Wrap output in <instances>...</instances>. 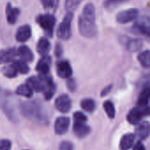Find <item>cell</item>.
<instances>
[{
    "instance_id": "cell-1",
    "label": "cell",
    "mask_w": 150,
    "mask_h": 150,
    "mask_svg": "<svg viewBox=\"0 0 150 150\" xmlns=\"http://www.w3.org/2000/svg\"><path fill=\"white\" fill-rule=\"evenodd\" d=\"M79 33L85 38H93L98 33L96 25V10L94 4H87L78 18Z\"/></svg>"
},
{
    "instance_id": "cell-2",
    "label": "cell",
    "mask_w": 150,
    "mask_h": 150,
    "mask_svg": "<svg viewBox=\"0 0 150 150\" xmlns=\"http://www.w3.org/2000/svg\"><path fill=\"white\" fill-rule=\"evenodd\" d=\"M21 113L29 120L40 124L47 125L49 122L48 113L45 107L37 101H26L20 105Z\"/></svg>"
},
{
    "instance_id": "cell-3",
    "label": "cell",
    "mask_w": 150,
    "mask_h": 150,
    "mask_svg": "<svg viewBox=\"0 0 150 150\" xmlns=\"http://www.w3.org/2000/svg\"><path fill=\"white\" fill-rule=\"evenodd\" d=\"M16 102L17 101L11 93L5 90L0 89V108L12 121H15L18 117Z\"/></svg>"
},
{
    "instance_id": "cell-4",
    "label": "cell",
    "mask_w": 150,
    "mask_h": 150,
    "mask_svg": "<svg viewBox=\"0 0 150 150\" xmlns=\"http://www.w3.org/2000/svg\"><path fill=\"white\" fill-rule=\"evenodd\" d=\"M73 18V13L68 12L61 22L57 29V36L61 40H67L71 36V21Z\"/></svg>"
},
{
    "instance_id": "cell-5",
    "label": "cell",
    "mask_w": 150,
    "mask_h": 150,
    "mask_svg": "<svg viewBox=\"0 0 150 150\" xmlns=\"http://www.w3.org/2000/svg\"><path fill=\"white\" fill-rule=\"evenodd\" d=\"M36 22L47 34L52 36L55 25V18L51 14H41L36 18Z\"/></svg>"
},
{
    "instance_id": "cell-6",
    "label": "cell",
    "mask_w": 150,
    "mask_h": 150,
    "mask_svg": "<svg viewBox=\"0 0 150 150\" xmlns=\"http://www.w3.org/2000/svg\"><path fill=\"white\" fill-rule=\"evenodd\" d=\"M139 11L135 8H130L122 11H120L116 17V20L120 24H127L134 21L138 17Z\"/></svg>"
},
{
    "instance_id": "cell-7",
    "label": "cell",
    "mask_w": 150,
    "mask_h": 150,
    "mask_svg": "<svg viewBox=\"0 0 150 150\" xmlns=\"http://www.w3.org/2000/svg\"><path fill=\"white\" fill-rule=\"evenodd\" d=\"M149 114V107L145 106V107H142V106H138L134 108L127 115V120L129 123L133 124V125H136L138 124L141 120L142 119L143 116L148 115Z\"/></svg>"
},
{
    "instance_id": "cell-8",
    "label": "cell",
    "mask_w": 150,
    "mask_h": 150,
    "mask_svg": "<svg viewBox=\"0 0 150 150\" xmlns=\"http://www.w3.org/2000/svg\"><path fill=\"white\" fill-rule=\"evenodd\" d=\"M54 105H55V108L59 112H61L62 113H67L70 111L71 100L68 95L62 94L56 98V100L54 102Z\"/></svg>"
},
{
    "instance_id": "cell-9",
    "label": "cell",
    "mask_w": 150,
    "mask_h": 150,
    "mask_svg": "<svg viewBox=\"0 0 150 150\" xmlns=\"http://www.w3.org/2000/svg\"><path fill=\"white\" fill-rule=\"evenodd\" d=\"M26 84L33 91L42 92L45 86V76L44 75H40V76H32L27 79Z\"/></svg>"
},
{
    "instance_id": "cell-10",
    "label": "cell",
    "mask_w": 150,
    "mask_h": 150,
    "mask_svg": "<svg viewBox=\"0 0 150 150\" xmlns=\"http://www.w3.org/2000/svg\"><path fill=\"white\" fill-rule=\"evenodd\" d=\"M56 72L61 78H69L72 75V69L68 61H60L56 64Z\"/></svg>"
},
{
    "instance_id": "cell-11",
    "label": "cell",
    "mask_w": 150,
    "mask_h": 150,
    "mask_svg": "<svg viewBox=\"0 0 150 150\" xmlns=\"http://www.w3.org/2000/svg\"><path fill=\"white\" fill-rule=\"evenodd\" d=\"M69 127V119L66 117H59L54 122V132L58 135L67 133Z\"/></svg>"
},
{
    "instance_id": "cell-12",
    "label": "cell",
    "mask_w": 150,
    "mask_h": 150,
    "mask_svg": "<svg viewBox=\"0 0 150 150\" xmlns=\"http://www.w3.org/2000/svg\"><path fill=\"white\" fill-rule=\"evenodd\" d=\"M51 58L48 55H43L36 65V70L40 75H47L51 66Z\"/></svg>"
},
{
    "instance_id": "cell-13",
    "label": "cell",
    "mask_w": 150,
    "mask_h": 150,
    "mask_svg": "<svg viewBox=\"0 0 150 150\" xmlns=\"http://www.w3.org/2000/svg\"><path fill=\"white\" fill-rule=\"evenodd\" d=\"M44 76H45V86L42 92L44 94L45 98L47 100H49L52 98V97L55 92V85L50 76H48L47 75H44Z\"/></svg>"
},
{
    "instance_id": "cell-14",
    "label": "cell",
    "mask_w": 150,
    "mask_h": 150,
    "mask_svg": "<svg viewBox=\"0 0 150 150\" xmlns=\"http://www.w3.org/2000/svg\"><path fill=\"white\" fill-rule=\"evenodd\" d=\"M32 30L28 25H24L18 27L16 33V40L19 42H25L28 40L31 37Z\"/></svg>"
},
{
    "instance_id": "cell-15",
    "label": "cell",
    "mask_w": 150,
    "mask_h": 150,
    "mask_svg": "<svg viewBox=\"0 0 150 150\" xmlns=\"http://www.w3.org/2000/svg\"><path fill=\"white\" fill-rule=\"evenodd\" d=\"M17 49L15 48H8L3 49L0 51V64L1 63H7L15 61L17 57Z\"/></svg>"
},
{
    "instance_id": "cell-16",
    "label": "cell",
    "mask_w": 150,
    "mask_h": 150,
    "mask_svg": "<svg viewBox=\"0 0 150 150\" xmlns=\"http://www.w3.org/2000/svg\"><path fill=\"white\" fill-rule=\"evenodd\" d=\"M73 131L74 134L78 138H83L90 133V127L84 124V122H77L75 121L73 126Z\"/></svg>"
},
{
    "instance_id": "cell-17",
    "label": "cell",
    "mask_w": 150,
    "mask_h": 150,
    "mask_svg": "<svg viewBox=\"0 0 150 150\" xmlns=\"http://www.w3.org/2000/svg\"><path fill=\"white\" fill-rule=\"evenodd\" d=\"M18 16H19V9L12 7L10 3L7 4V5H6V18H7L8 23L11 25L15 24Z\"/></svg>"
},
{
    "instance_id": "cell-18",
    "label": "cell",
    "mask_w": 150,
    "mask_h": 150,
    "mask_svg": "<svg viewBox=\"0 0 150 150\" xmlns=\"http://www.w3.org/2000/svg\"><path fill=\"white\" fill-rule=\"evenodd\" d=\"M17 54L21 61L25 62H30L33 60V54L26 46H21L17 50Z\"/></svg>"
},
{
    "instance_id": "cell-19",
    "label": "cell",
    "mask_w": 150,
    "mask_h": 150,
    "mask_svg": "<svg viewBox=\"0 0 150 150\" xmlns=\"http://www.w3.org/2000/svg\"><path fill=\"white\" fill-rule=\"evenodd\" d=\"M134 142V134H125L120 140V149L121 150L129 149L130 148H132Z\"/></svg>"
},
{
    "instance_id": "cell-20",
    "label": "cell",
    "mask_w": 150,
    "mask_h": 150,
    "mask_svg": "<svg viewBox=\"0 0 150 150\" xmlns=\"http://www.w3.org/2000/svg\"><path fill=\"white\" fill-rule=\"evenodd\" d=\"M37 51L41 55H46L50 49V43L48 40L45 37H42L39 40L37 43Z\"/></svg>"
},
{
    "instance_id": "cell-21",
    "label": "cell",
    "mask_w": 150,
    "mask_h": 150,
    "mask_svg": "<svg viewBox=\"0 0 150 150\" xmlns=\"http://www.w3.org/2000/svg\"><path fill=\"white\" fill-rule=\"evenodd\" d=\"M149 134V126L148 122H143L140 124L136 128V135L140 139H147Z\"/></svg>"
},
{
    "instance_id": "cell-22",
    "label": "cell",
    "mask_w": 150,
    "mask_h": 150,
    "mask_svg": "<svg viewBox=\"0 0 150 150\" xmlns=\"http://www.w3.org/2000/svg\"><path fill=\"white\" fill-rule=\"evenodd\" d=\"M126 45L128 50L135 52L142 47V41L139 39H128Z\"/></svg>"
},
{
    "instance_id": "cell-23",
    "label": "cell",
    "mask_w": 150,
    "mask_h": 150,
    "mask_svg": "<svg viewBox=\"0 0 150 150\" xmlns=\"http://www.w3.org/2000/svg\"><path fill=\"white\" fill-rule=\"evenodd\" d=\"M134 31L138 33H142L143 35L149 36V27L147 24L143 22H137L134 25Z\"/></svg>"
},
{
    "instance_id": "cell-24",
    "label": "cell",
    "mask_w": 150,
    "mask_h": 150,
    "mask_svg": "<svg viewBox=\"0 0 150 150\" xmlns=\"http://www.w3.org/2000/svg\"><path fill=\"white\" fill-rule=\"evenodd\" d=\"M16 93L19 96H23L25 98H31L33 96V91L26 83L19 85L16 90Z\"/></svg>"
},
{
    "instance_id": "cell-25",
    "label": "cell",
    "mask_w": 150,
    "mask_h": 150,
    "mask_svg": "<svg viewBox=\"0 0 150 150\" xmlns=\"http://www.w3.org/2000/svg\"><path fill=\"white\" fill-rule=\"evenodd\" d=\"M1 72L4 76H6L8 78H13L18 75V71L15 69L13 64H10V65H7V66L4 67L2 69Z\"/></svg>"
},
{
    "instance_id": "cell-26",
    "label": "cell",
    "mask_w": 150,
    "mask_h": 150,
    "mask_svg": "<svg viewBox=\"0 0 150 150\" xmlns=\"http://www.w3.org/2000/svg\"><path fill=\"white\" fill-rule=\"evenodd\" d=\"M149 88H146L140 95L138 98V106L145 107L148 106L149 104Z\"/></svg>"
},
{
    "instance_id": "cell-27",
    "label": "cell",
    "mask_w": 150,
    "mask_h": 150,
    "mask_svg": "<svg viewBox=\"0 0 150 150\" xmlns=\"http://www.w3.org/2000/svg\"><path fill=\"white\" fill-rule=\"evenodd\" d=\"M138 61L140 63L145 67L149 68L150 66V52L149 50H145L138 55Z\"/></svg>"
},
{
    "instance_id": "cell-28",
    "label": "cell",
    "mask_w": 150,
    "mask_h": 150,
    "mask_svg": "<svg viewBox=\"0 0 150 150\" xmlns=\"http://www.w3.org/2000/svg\"><path fill=\"white\" fill-rule=\"evenodd\" d=\"M12 64L14 65V67L17 69L18 73L26 74V73L29 72V67L26 64V62H25L24 61H21V60L13 61V63Z\"/></svg>"
},
{
    "instance_id": "cell-29",
    "label": "cell",
    "mask_w": 150,
    "mask_h": 150,
    "mask_svg": "<svg viewBox=\"0 0 150 150\" xmlns=\"http://www.w3.org/2000/svg\"><path fill=\"white\" fill-rule=\"evenodd\" d=\"M81 107L88 112H92L94 110H95V107H96V104H95V101L91 99V98H85L83 100H82L81 102Z\"/></svg>"
},
{
    "instance_id": "cell-30",
    "label": "cell",
    "mask_w": 150,
    "mask_h": 150,
    "mask_svg": "<svg viewBox=\"0 0 150 150\" xmlns=\"http://www.w3.org/2000/svg\"><path fill=\"white\" fill-rule=\"evenodd\" d=\"M83 0H66L65 1V9L68 12H73L78 5L82 3Z\"/></svg>"
},
{
    "instance_id": "cell-31",
    "label": "cell",
    "mask_w": 150,
    "mask_h": 150,
    "mask_svg": "<svg viewBox=\"0 0 150 150\" xmlns=\"http://www.w3.org/2000/svg\"><path fill=\"white\" fill-rule=\"evenodd\" d=\"M104 109L110 119H113L115 117V108L111 101H105L104 103Z\"/></svg>"
},
{
    "instance_id": "cell-32",
    "label": "cell",
    "mask_w": 150,
    "mask_h": 150,
    "mask_svg": "<svg viewBox=\"0 0 150 150\" xmlns=\"http://www.w3.org/2000/svg\"><path fill=\"white\" fill-rule=\"evenodd\" d=\"M129 0H105V6L108 9L113 8L117 5H120L121 4H124Z\"/></svg>"
},
{
    "instance_id": "cell-33",
    "label": "cell",
    "mask_w": 150,
    "mask_h": 150,
    "mask_svg": "<svg viewBox=\"0 0 150 150\" xmlns=\"http://www.w3.org/2000/svg\"><path fill=\"white\" fill-rule=\"evenodd\" d=\"M74 119H75V121H77V122H85L87 121V117L80 112H76L74 113Z\"/></svg>"
},
{
    "instance_id": "cell-34",
    "label": "cell",
    "mask_w": 150,
    "mask_h": 150,
    "mask_svg": "<svg viewBox=\"0 0 150 150\" xmlns=\"http://www.w3.org/2000/svg\"><path fill=\"white\" fill-rule=\"evenodd\" d=\"M11 143L8 140H0V150H11Z\"/></svg>"
},
{
    "instance_id": "cell-35",
    "label": "cell",
    "mask_w": 150,
    "mask_h": 150,
    "mask_svg": "<svg viewBox=\"0 0 150 150\" xmlns=\"http://www.w3.org/2000/svg\"><path fill=\"white\" fill-rule=\"evenodd\" d=\"M73 149V146L70 142H62V144L60 145L59 150H72Z\"/></svg>"
},
{
    "instance_id": "cell-36",
    "label": "cell",
    "mask_w": 150,
    "mask_h": 150,
    "mask_svg": "<svg viewBox=\"0 0 150 150\" xmlns=\"http://www.w3.org/2000/svg\"><path fill=\"white\" fill-rule=\"evenodd\" d=\"M44 8L46 9H52V0H40Z\"/></svg>"
},
{
    "instance_id": "cell-37",
    "label": "cell",
    "mask_w": 150,
    "mask_h": 150,
    "mask_svg": "<svg viewBox=\"0 0 150 150\" xmlns=\"http://www.w3.org/2000/svg\"><path fill=\"white\" fill-rule=\"evenodd\" d=\"M112 84H110L109 86H106L102 91H101V96L102 97H105V96H106L110 91H111V90H112Z\"/></svg>"
},
{
    "instance_id": "cell-38",
    "label": "cell",
    "mask_w": 150,
    "mask_h": 150,
    "mask_svg": "<svg viewBox=\"0 0 150 150\" xmlns=\"http://www.w3.org/2000/svg\"><path fill=\"white\" fill-rule=\"evenodd\" d=\"M133 150H146V149H145L144 145H143L141 142H138L134 146V149Z\"/></svg>"
},
{
    "instance_id": "cell-39",
    "label": "cell",
    "mask_w": 150,
    "mask_h": 150,
    "mask_svg": "<svg viewBox=\"0 0 150 150\" xmlns=\"http://www.w3.org/2000/svg\"><path fill=\"white\" fill-rule=\"evenodd\" d=\"M62 53V46L60 44H57L56 45V47H55V54L59 57Z\"/></svg>"
},
{
    "instance_id": "cell-40",
    "label": "cell",
    "mask_w": 150,
    "mask_h": 150,
    "mask_svg": "<svg viewBox=\"0 0 150 150\" xmlns=\"http://www.w3.org/2000/svg\"><path fill=\"white\" fill-rule=\"evenodd\" d=\"M58 2L59 0H52V9H56L57 5H58Z\"/></svg>"
}]
</instances>
